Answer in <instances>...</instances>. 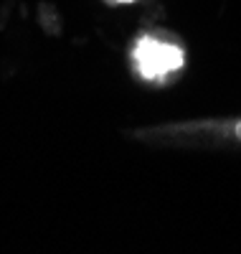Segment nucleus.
I'll return each instance as SVG.
<instances>
[{
	"mask_svg": "<svg viewBox=\"0 0 241 254\" xmlns=\"http://www.w3.org/2000/svg\"><path fill=\"white\" fill-rule=\"evenodd\" d=\"M135 59L140 74L145 79H158L168 71H175L183 64V51L173 44H163V41H152V38H142L137 49H135Z\"/></svg>",
	"mask_w": 241,
	"mask_h": 254,
	"instance_id": "1",
	"label": "nucleus"
},
{
	"mask_svg": "<svg viewBox=\"0 0 241 254\" xmlns=\"http://www.w3.org/2000/svg\"><path fill=\"white\" fill-rule=\"evenodd\" d=\"M236 137H239V140H241V122H239V125H236Z\"/></svg>",
	"mask_w": 241,
	"mask_h": 254,
	"instance_id": "2",
	"label": "nucleus"
},
{
	"mask_svg": "<svg viewBox=\"0 0 241 254\" xmlns=\"http://www.w3.org/2000/svg\"><path fill=\"white\" fill-rule=\"evenodd\" d=\"M120 3H129V0H120Z\"/></svg>",
	"mask_w": 241,
	"mask_h": 254,
	"instance_id": "3",
	"label": "nucleus"
}]
</instances>
